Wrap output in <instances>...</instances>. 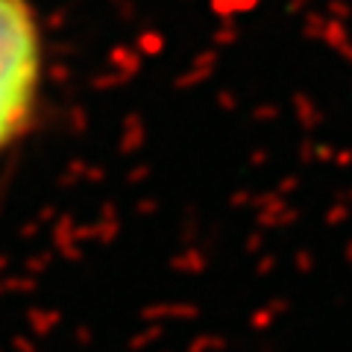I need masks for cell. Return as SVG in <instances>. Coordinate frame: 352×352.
Segmentation results:
<instances>
[{"instance_id": "obj_1", "label": "cell", "mask_w": 352, "mask_h": 352, "mask_svg": "<svg viewBox=\"0 0 352 352\" xmlns=\"http://www.w3.org/2000/svg\"><path fill=\"white\" fill-rule=\"evenodd\" d=\"M41 80V41L27 0H0V150L30 124Z\"/></svg>"}]
</instances>
